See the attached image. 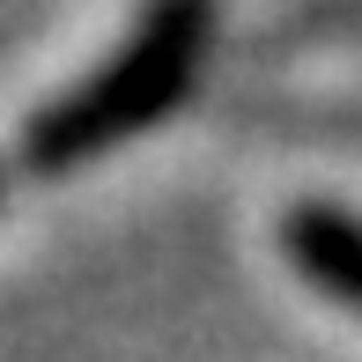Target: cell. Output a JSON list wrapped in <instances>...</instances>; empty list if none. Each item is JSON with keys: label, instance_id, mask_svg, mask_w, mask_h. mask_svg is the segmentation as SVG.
I'll list each match as a JSON object with an SVG mask.
<instances>
[{"label": "cell", "instance_id": "obj_1", "mask_svg": "<svg viewBox=\"0 0 362 362\" xmlns=\"http://www.w3.org/2000/svg\"><path fill=\"white\" fill-rule=\"evenodd\" d=\"M207 37H215V15L200 0H163L148 8L134 30L119 37V52L104 67H89L81 81H67L59 96H45L23 119V163L37 177H59L74 163L104 156V148L148 134L156 119H170L192 96V74L207 59Z\"/></svg>", "mask_w": 362, "mask_h": 362}, {"label": "cell", "instance_id": "obj_2", "mask_svg": "<svg viewBox=\"0 0 362 362\" xmlns=\"http://www.w3.org/2000/svg\"><path fill=\"white\" fill-rule=\"evenodd\" d=\"M281 252L318 296L362 318V215H348L340 200H296L281 215Z\"/></svg>", "mask_w": 362, "mask_h": 362}]
</instances>
